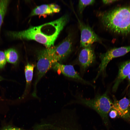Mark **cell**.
<instances>
[{"instance_id":"7a4b0ae2","label":"cell","mask_w":130,"mask_h":130,"mask_svg":"<svg viewBox=\"0 0 130 130\" xmlns=\"http://www.w3.org/2000/svg\"><path fill=\"white\" fill-rule=\"evenodd\" d=\"M98 16L106 30L121 35L130 33V6L119 7L100 12Z\"/></svg>"},{"instance_id":"30bf717a","label":"cell","mask_w":130,"mask_h":130,"mask_svg":"<svg viewBox=\"0 0 130 130\" xmlns=\"http://www.w3.org/2000/svg\"><path fill=\"white\" fill-rule=\"evenodd\" d=\"M112 109L115 110L118 116L126 119H130V100L126 97L118 100L113 96Z\"/></svg>"},{"instance_id":"6da1fadb","label":"cell","mask_w":130,"mask_h":130,"mask_svg":"<svg viewBox=\"0 0 130 130\" xmlns=\"http://www.w3.org/2000/svg\"><path fill=\"white\" fill-rule=\"evenodd\" d=\"M69 19L68 15H65L53 21L38 26L31 27L24 30L9 31L7 34L14 39L33 40L49 48L53 46Z\"/></svg>"},{"instance_id":"ffe728a7","label":"cell","mask_w":130,"mask_h":130,"mask_svg":"<svg viewBox=\"0 0 130 130\" xmlns=\"http://www.w3.org/2000/svg\"><path fill=\"white\" fill-rule=\"evenodd\" d=\"M117 0H103L102 1V2L105 5H108L110 4H111L115 2L116 1H117Z\"/></svg>"},{"instance_id":"4fadbf2b","label":"cell","mask_w":130,"mask_h":130,"mask_svg":"<svg viewBox=\"0 0 130 130\" xmlns=\"http://www.w3.org/2000/svg\"><path fill=\"white\" fill-rule=\"evenodd\" d=\"M35 65L33 64L27 63L25 66V74L26 80L25 89L23 97H24L28 93L32 79L33 72Z\"/></svg>"},{"instance_id":"277c9868","label":"cell","mask_w":130,"mask_h":130,"mask_svg":"<svg viewBox=\"0 0 130 130\" xmlns=\"http://www.w3.org/2000/svg\"><path fill=\"white\" fill-rule=\"evenodd\" d=\"M37 54V77L32 94L34 96H36V86L38 82L54 64L47 48L40 50Z\"/></svg>"},{"instance_id":"8992f818","label":"cell","mask_w":130,"mask_h":130,"mask_svg":"<svg viewBox=\"0 0 130 130\" xmlns=\"http://www.w3.org/2000/svg\"><path fill=\"white\" fill-rule=\"evenodd\" d=\"M130 52V46H129L111 48L100 54L101 62L98 67V73H103L109 62L113 59L123 56Z\"/></svg>"},{"instance_id":"ba28073f","label":"cell","mask_w":130,"mask_h":130,"mask_svg":"<svg viewBox=\"0 0 130 130\" xmlns=\"http://www.w3.org/2000/svg\"><path fill=\"white\" fill-rule=\"evenodd\" d=\"M52 68L55 71L60 72L66 76L75 79L85 84L90 85L94 88L95 87L90 83L84 80L80 76L72 65H65L57 62L53 64Z\"/></svg>"},{"instance_id":"52a82bcc","label":"cell","mask_w":130,"mask_h":130,"mask_svg":"<svg viewBox=\"0 0 130 130\" xmlns=\"http://www.w3.org/2000/svg\"><path fill=\"white\" fill-rule=\"evenodd\" d=\"M80 31V47H84L91 46L94 43H102V40L88 25L83 23L76 16Z\"/></svg>"},{"instance_id":"2e32d148","label":"cell","mask_w":130,"mask_h":130,"mask_svg":"<svg viewBox=\"0 0 130 130\" xmlns=\"http://www.w3.org/2000/svg\"><path fill=\"white\" fill-rule=\"evenodd\" d=\"M95 0H79L78 4V8L79 12L80 14L83 12L84 9L87 6L92 5L94 4Z\"/></svg>"},{"instance_id":"d6986e66","label":"cell","mask_w":130,"mask_h":130,"mask_svg":"<svg viewBox=\"0 0 130 130\" xmlns=\"http://www.w3.org/2000/svg\"><path fill=\"white\" fill-rule=\"evenodd\" d=\"M1 130H26L19 128L13 127L10 126H5L3 127Z\"/></svg>"},{"instance_id":"5b68a950","label":"cell","mask_w":130,"mask_h":130,"mask_svg":"<svg viewBox=\"0 0 130 130\" xmlns=\"http://www.w3.org/2000/svg\"><path fill=\"white\" fill-rule=\"evenodd\" d=\"M72 39V35L69 34L58 45L48 48L54 63L63 60L71 53L73 44Z\"/></svg>"},{"instance_id":"603a6c76","label":"cell","mask_w":130,"mask_h":130,"mask_svg":"<svg viewBox=\"0 0 130 130\" xmlns=\"http://www.w3.org/2000/svg\"></svg>"},{"instance_id":"ac0fdd59","label":"cell","mask_w":130,"mask_h":130,"mask_svg":"<svg viewBox=\"0 0 130 130\" xmlns=\"http://www.w3.org/2000/svg\"><path fill=\"white\" fill-rule=\"evenodd\" d=\"M108 115L111 118L114 119L117 116L118 114L115 110L112 109L109 112Z\"/></svg>"},{"instance_id":"44dd1931","label":"cell","mask_w":130,"mask_h":130,"mask_svg":"<svg viewBox=\"0 0 130 130\" xmlns=\"http://www.w3.org/2000/svg\"><path fill=\"white\" fill-rule=\"evenodd\" d=\"M127 78H128V80L129 83V90L130 91V73L128 75Z\"/></svg>"},{"instance_id":"9c48e42d","label":"cell","mask_w":130,"mask_h":130,"mask_svg":"<svg viewBox=\"0 0 130 130\" xmlns=\"http://www.w3.org/2000/svg\"><path fill=\"white\" fill-rule=\"evenodd\" d=\"M95 58L94 50L91 46L82 48L78 56V61L81 68L85 70L94 62Z\"/></svg>"},{"instance_id":"7402d4cb","label":"cell","mask_w":130,"mask_h":130,"mask_svg":"<svg viewBox=\"0 0 130 130\" xmlns=\"http://www.w3.org/2000/svg\"><path fill=\"white\" fill-rule=\"evenodd\" d=\"M4 79L0 76V81L3 80Z\"/></svg>"},{"instance_id":"5bb4252c","label":"cell","mask_w":130,"mask_h":130,"mask_svg":"<svg viewBox=\"0 0 130 130\" xmlns=\"http://www.w3.org/2000/svg\"><path fill=\"white\" fill-rule=\"evenodd\" d=\"M4 53L6 61L9 63L16 64L18 62L19 56L17 51L13 48H9L6 50Z\"/></svg>"},{"instance_id":"3957f363","label":"cell","mask_w":130,"mask_h":130,"mask_svg":"<svg viewBox=\"0 0 130 130\" xmlns=\"http://www.w3.org/2000/svg\"><path fill=\"white\" fill-rule=\"evenodd\" d=\"M74 103L90 108L95 111L100 116L107 130H109V113L112 109L113 102L108 95V91L102 94H97L92 99L77 96Z\"/></svg>"},{"instance_id":"e0dca14e","label":"cell","mask_w":130,"mask_h":130,"mask_svg":"<svg viewBox=\"0 0 130 130\" xmlns=\"http://www.w3.org/2000/svg\"><path fill=\"white\" fill-rule=\"evenodd\" d=\"M6 61L4 52L0 51V68L2 69L4 67Z\"/></svg>"},{"instance_id":"7c38bea8","label":"cell","mask_w":130,"mask_h":130,"mask_svg":"<svg viewBox=\"0 0 130 130\" xmlns=\"http://www.w3.org/2000/svg\"><path fill=\"white\" fill-rule=\"evenodd\" d=\"M60 10V6L55 4H43L38 6L32 11L30 16L50 14L58 13Z\"/></svg>"},{"instance_id":"9a60e30c","label":"cell","mask_w":130,"mask_h":130,"mask_svg":"<svg viewBox=\"0 0 130 130\" xmlns=\"http://www.w3.org/2000/svg\"><path fill=\"white\" fill-rule=\"evenodd\" d=\"M9 0H0V30L6 13Z\"/></svg>"},{"instance_id":"8fae6325","label":"cell","mask_w":130,"mask_h":130,"mask_svg":"<svg viewBox=\"0 0 130 130\" xmlns=\"http://www.w3.org/2000/svg\"><path fill=\"white\" fill-rule=\"evenodd\" d=\"M130 73V60L126 61L120 66L118 75L112 88V90L115 92L120 83Z\"/></svg>"}]
</instances>
